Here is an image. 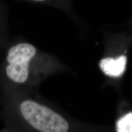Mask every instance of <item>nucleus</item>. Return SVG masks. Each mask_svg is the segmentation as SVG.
<instances>
[{"mask_svg": "<svg viewBox=\"0 0 132 132\" xmlns=\"http://www.w3.org/2000/svg\"><path fill=\"white\" fill-rule=\"evenodd\" d=\"M127 57L124 54L118 57L107 56L99 62V67L103 73L111 78H119L126 70Z\"/></svg>", "mask_w": 132, "mask_h": 132, "instance_id": "7ed1b4c3", "label": "nucleus"}, {"mask_svg": "<svg viewBox=\"0 0 132 132\" xmlns=\"http://www.w3.org/2000/svg\"><path fill=\"white\" fill-rule=\"evenodd\" d=\"M24 1L52 6L61 10L68 14H72V12L71 0H24Z\"/></svg>", "mask_w": 132, "mask_h": 132, "instance_id": "39448f33", "label": "nucleus"}, {"mask_svg": "<svg viewBox=\"0 0 132 132\" xmlns=\"http://www.w3.org/2000/svg\"><path fill=\"white\" fill-rule=\"evenodd\" d=\"M0 132H16V131H15L14 129H12V128L10 127L7 126V125H6V127L4 128V129L2 130Z\"/></svg>", "mask_w": 132, "mask_h": 132, "instance_id": "0eeeda50", "label": "nucleus"}, {"mask_svg": "<svg viewBox=\"0 0 132 132\" xmlns=\"http://www.w3.org/2000/svg\"><path fill=\"white\" fill-rule=\"evenodd\" d=\"M0 115L6 125L16 132H70L72 126L38 89L0 92Z\"/></svg>", "mask_w": 132, "mask_h": 132, "instance_id": "f03ea898", "label": "nucleus"}, {"mask_svg": "<svg viewBox=\"0 0 132 132\" xmlns=\"http://www.w3.org/2000/svg\"><path fill=\"white\" fill-rule=\"evenodd\" d=\"M64 70L56 57L29 41L9 40L0 52V92L38 89L46 79Z\"/></svg>", "mask_w": 132, "mask_h": 132, "instance_id": "f257e3e1", "label": "nucleus"}, {"mask_svg": "<svg viewBox=\"0 0 132 132\" xmlns=\"http://www.w3.org/2000/svg\"><path fill=\"white\" fill-rule=\"evenodd\" d=\"M117 132H132V112L125 114L116 122Z\"/></svg>", "mask_w": 132, "mask_h": 132, "instance_id": "423d86ee", "label": "nucleus"}, {"mask_svg": "<svg viewBox=\"0 0 132 132\" xmlns=\"http://www.w3.org/2000/svg\"><path fill=\"white\" fill-rule=\"evenodd\" d=\"M7 10L0 0V52L9 42Z\"/></svg>", "mask_w": 132, "mask_h": 132, "instance_id": "20e7f679", "label": "nucleus"}]
</instances>
